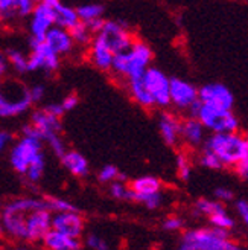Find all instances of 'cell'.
<instances>
[{
	"label": "cell",
	"mask_w": 248,
	"mask_h": 250,
	"mask_svg": "<svg viewBox=\"0 0 248 250\" xmlns=\"http://www.w3.org/2000/svg\"><path fill=\"white\" fill-rule=\"evenodd\" d=\"M154 54L151 47L143 42H135L125 52H117L113 55L111 61V72L116 73L117 77L131 80V78H140L148 66H151Z\"/></svg>",
	"instance_id": "6da1fadb"
},
{
	"label": "cell",
	"mask_w": 248,
	"mask_h": 250,
	"mask_svg": "<svg viewBox=\"0 0 248 250\" xmlns=\"http://www.w3.org/2000/svg\"><path fill=\"white\" fill-rule=\"evenodd\" d=\"M181 250H239L241 246L230 238V230L218 228L189 229L181 235Z\"/></svg>",
	"instance_id": "7a4b0ae2"
},
{
	"label": "cell",
	"mask_w": 248,
	"mask_h": 250,
	"mask_svg": "<svg viewBox=\"0 0 248 250\" xmlns=\"http://www.w3.org/2000/svg\"><path fill=\"white\" fill-rule=\"evenodd\" d=\"M203 144L218 156L222 167L233 168L242 157H248V141L239 131L212 133Z\"/></svg>",
	"instance_id": "3957f363"
},
{
	"label": "cell",
	"mask_w": 248,
	"mask_h": 250,
	"mask_svg": "<svg viewBox=\"0 0 248 250\" xmlns=\"http://www.w3.org/2000/svg\"><path fill=\"white\" fill-rule=\"evenodd\" d=\"M195 118L203 124L206 130L212 133H230L241 130L239 118L231 110H219L201 103Z\"/></svg>",
	"instance_id": "277c9868"
},
{
	"label": "cell",
	"mask_w": 248,
	"mask_h": 250,
	"mask_svg": "<svg viewBox=\"0 0 248 250\" xmlns=\"http://www.w3.org/2000/svg\"><path fill=\"white\" fill-rule=\"evenodd\" d=\"M43 151V141L34 136L21 134V137L16 142L11 144V151H9V162L11 167L17 174L23 176L26 172V168L34 157Z\"/></svg>",
	"instance_id": "5b68a950"
},
{
	"label": "cell",
	"mask_w": 248,
	"mask_h": 250,
	"mask_svg": "<svg viewBox=\"0 0 248 250\" xmlns=\"http://www.w3.org/2000/svg\"><path fill=\"white\" fill-rule=\"evenodd\" d=\"M29 46L31 54L28 57V72L46 70L47 73H54L59 69L61 57L44 40L38 42L31 39Z\"/></svg>",
	"instance_id": "8992f818"
},
{
	"label": "cell",
	"mask_w": 248,
	"mask_h": 250,
	"mask_svg": "<svg viewBox=\"0 0 248 250\" xmlns=\"http://www.w3.org/2000/svg\"><path fill=\"white\" fill-rule=\"evenodd\" d=\"M143 84L153 96L154 105L158 108H168L171 105L169 98V77L158 67L148 66L143 73Z\"/></svg>",
	"instance_id": "52a82bcc"
},
{
	"label": "cell",
	"mask_w": 248,
	"mask_h": 250,
	"mask_svg": "<svg viewBox=\"0 0 248 250\" xmlns=\"http://www.w3.org/2000/svg\"><path fill=\"white\" fill-rule=\"evenodd\" d=\"M198 99L203 104L219 110H233L234 107L233 93L227 85L221 83L204 84L201 89H198Z\"/></svg>",
	"instance_id": "ba28073f"
},
{
	"label": "cell",
	"mask_w": 248,
	"mask_h": 250,
	"mask_svg": "<svg viewBox=\"0 0 248 250\" xmlns=\"http://www.w3.org/2000/svg\"><path fill=\"white\" fill-rule=\"evenodd\" d=\"M99 32L105 37V40L108 42L113 54L128 51V49L131 47V44L134 43L133 34L128 31V28L125 26V23L123 21L104 20V24H102V28Z\"/></svg>",
	"instance_id": "9c48e42d"
},
{
	"label": "cell",
	"mask_w": 248,
	"mask_h": 250,
	"mask_svg": "<svg viewBox=\"0 0 248 250\" xmlns=\"http://www.w3.org/2000/svg\"><path fill=\"white\" fill-rule=\"evenodd\" d=\"M51 228L73 236V238H81L85 230V220L78 210L54 212L51 218Z\"/></svg>",
	"instance_id": "30bf717a"
},
{
	"label": "cell",
	"mask_w": 248,
	"mask_h": 250,
	"mask_svg": "<svg viewBox=\"0 0 248 250\" xmlns=\"http://www.w3.org/2000/svg\"><path fill=\"white\" fill-rule=\"evenodd\" d=\"M54 24H55V9L38 0L31 12V21H29L31 37L38 42L44 40L46 32Z\"/></svg>",
	"instance_id": "8fae6325"
},
{
	"label": "cell",
	"mask_w": 248,
	"mask_h": 250,
	"mask_svg": "<svg viewBox=\"0 0 248 250\" xmlns=\"http://www.w3.org/2000/svg\"><path fill=\"white\" fill-rule=\"evenodd\" d=\"M169 98L177 110H188L198 99V89L189 81L172 77L169 78Z\"/></svg>",
	"instance_id": "7c38bea8"
},
{
	"label": "cell",
	"mask_w": 248,
	"mask_h": 250,
	"mask_svg": "<svg viewBox=\"0 0 248 250\" xmlns=\"http://www.w3.org/2000/svg\"><path fill=\"white\" fill-rule=\"evenodd\" d=\"M52 212L49 209H37L24 217L26 224V241L28 243H41L46 232L51 229Z\"/></svg>",
	"instance_id": "4fadbf2b"
},
{
	"label": "cell",
	"mask_w": 248,
	"mask_h": 250,
	"mask_svg": "<svg viewBox=\"0 0 248 250\" xmlns=\"http://www.w3.org/2000/svg\"><path fill=\"white\" fill-rule=\"evenodd\" d=\"M31 124L38 133L40 139L46 142L49 137L54 134H59L63 130V124H61V118H57L51 113H47L44 108L37 110L31 115Z\"/></svg>",
	"instance_id": "5bb4252c"
},
{
	"label": "cell",
	"mask_w": 248,
	"mask_h": 250,
	"mask_svg": "<svg viewBox=\"0 0 248 250\" xmlns=\"http://www.w3.org/2000/svg\"><path fill=\"white\" fill-rule=\"evenodd\" d=\"M95 37L90 42V60L93 66L102 72H110L111 69V61H113V51L105 40V37L101 32L93 34Z\"/></svg>",
	"instance_id": "9a60e30c"
},
{
	"label": "cell",
	"mask_w": 248,
	"mask_h": 250,
	"mask_svg": "<svg viewBox=\"0 0 248 250\" xmlns=\"http://www.w3.org/2000/svg\"><path fill=\"white\" fill-rule=\"evenodd\" d=\"M24 217H26L24 214L2 209V212H0V229L12 240L26 241V224H24Z\"/></svg>",
	"instance_id": "2e32d148"
},
{
	"label": "cell",
	"mask_w": 248,
	"mask_h": 250,
	"mask_svg": "<svg viewBox=\"0 0 248 250\" xmlns=\"http://www.w3.org/2000/svg\"><path fill=\"white\" fill-rule=\"evenodd\" d=\"M32 107V101L29 98L28 89H24L20 96L11 99L0 93V118H16L24 115Z\"/></svg>",
	"instance_id": "e0dca14e"
},
{
	"label": "cell",
	"mask_w": 248,
	"mask_h": 250,
	"mask_svg": "<svg viewBox=\"0 0 248 250\" xmlns=\"http://www.w3.org/2000/svg\"><path fill=\"white\" fill-rule=\"evenodd\" d=\"M44 42L51 46L59 57L70 54L73 51V46H75V42L72 40L70 32L64 28L57 26V24L51 26V29L46 32Z\"/></svg>",
	"instance_id": "ac0fdd59"
},
{
	"label": "cell",
	"mask_w": 248,
	"mask_h": 250,
	"mask_svg": "<svg viewBox=\"0 0 248 250\" xmlns=\"http://www.w3.org/2000/svg\"><path fill=\"white\" fill-rule=\"evenodd\" d=\"M180 121L173 113L162 111L158 118V131L168 146H177L180 139Z\"/></svg>",
	"instance_id": "d6986e66"
},
{
	"label": "cell",
	"mask_w": 248,
	"mask_h": 250,
	"mask_svg": "<svg viewBox=\"0 0 248 250\" xmlns=\"http://www.w3.org/2000/svg\"><path fill=\"white\" fill-rule=\"evenodd\" d=\"M180 139H183L188 145L196 148L206 139V128L195 116H189L180 121Z\"/></svg>",
	"instance_id": "ffe728a7"
},
{
	"label": "cell",
	"mask_w": 248,
	"mask_h": 250,
	"mask_svg": "<svg viewBox=\"0 0 248 250\" xmlns=\"http://www.w3.org/2000/svg\"><path fill=\"white\" fill-rule=\"evenodd\" d=\"M41 243L49 250H79L82 249L81 238H73L63 232H58L55 229H49L43 236Z\"/></svg>",
	"instance_id": "44dd1931"
},
{
	"label": "cell",
	"mask_w": 248,
	"mask_h": 250,
	"mask_svg": "<svg viewBox=\"0 0 248 250\" xmlns=\"http://www.w3.org/2000/svg\"><path fill=\"white\" fill-rule=\"evenodd\" d=\"M63 167L75 177H87L90 174V165L79 151H66L63 156L59 157Z\"/></svg>",
	"instance_id": "7402d4cb"
},
{
	"label": "cell",
	"mask_w": 248,
	"mask_h": 250,
	"mask_svg": "<svg viewBox=\"0 0 248 250\" xmlns=\"http://www.w3.org/2000/svg\"><path fill=\"white\" fill-rule=\"evenodd\" d=\"M127 87H128V93H130L131 99L135 104H139L143 108H154L155 107L154 101H153V96L150 95V92L146 90L142 77L127 80Z\"/></svg>",
	"instance_id": "603a6c76"
},
{
	"label": "cell",
	"mask_w": 248,
	"mask_h": 250,
	"mask_svg": "<svg viewBox=\"0 0 248 250\" xmlns=\"http://www.w3.org/2000/svg\"><path fill=\"white\" fill-rule=\"evenodd\" d=\"M37 209H47L46 198H34V197H21V198H14L9 203L3 206V210L9 212H19V214H29L32 210Z\"/></svg>",
	"instance_id": "cb8c5ba5"
},
{
	"label": "cell",
	"mask_w": 248,
	"mask_h": 250,
	"mask_svg": "<svg viewBox=\"0 0 248 250\" xmlns=\"http://www.w3.org/2000/svg\"><path fill=\"white\" fill-rule=\"evenodd\" d=\"M78 21H79V17H78L76 8L64 5V3H59L55 8V24L57 26H61L69 31L70 28L75 26Z\"/></svg>",
	"instance_id": "d4e9b609"
},
{
	"label": "cell",
	"mask_w": 248,
	"mask_h": 250,
	"mask_svg": "<svg viewBox=\"0 0 248 250\" xmlns=\"http://www.w3.org/2000/svg\"><path fill=\"white\" fill-rule=\"evenodd\" d=\"M130 188L137 194H153V192L162 191L163 183L162 180L154 176H142V177L134 179L130 183Z\"/></svg>",
	"instance_id": "484cf974"
},
{
	"label": "cell",
	"mask_w": 248,
	"mask_h": 250,
	"mask_svg": "<svg viewBox=\"0 0 248 250\" xmlns=\"http://www.w3.org/2000/svg\"><path fill=\"white\" fill-rule=\"evenodd\" d=\"M130 202H137L140 205H143L145 208H148L150 210H155L158 208H162L165 203V195L162 191L158 192H153V194H137L131 189V198Z\"/></svg>",
	"instance_id": "4316f807"
},
{
	"label": "cell",
	"mask_w": 248,
	"mask_h": 250,
	"mask_svg": "<svg viewBox=\"0 0 248 250\" xmlns=\"http://www.w3.org/2000/svg\"><path fill=\"white\" fill-rule=\"evenodd\" d=\"M44 169H46V156L41 151L34 157V160L28 165L26 172H24L23 176L26 177L29 183H38L43 177Z\"/></svg>",
	"instance_id": "83f0119b"
},
{
	"label": "cell",
	"mask_w": 248,
	"mask_h": 250,
	"mask_svg": "<svg viewBox=\"0 0 248 250\" xmlns=\"http://www.w3.org/2000/svg\"><path fill=\"white\" fill-rule=\"evenodd\" d=\"M5 55L8 60V64L17 73L28 72V57L21 51H19V49H8V52Z\"/></svg>",
	"instance_id": "f1b7e54d"
},
{
	"label": "cell",
	"mask_w": 248,
	"mask_h": 250,
	"mask_svg": "<svg viewBox=\"0 0 248 250\" xmlns=\"http://www.w3.org/2000/svg\"><path fill=\"white\" fill-rule=\"evenodd\" d=\"M104 5L102 3H84L76 8L78 17L81 21H89L92 19H97L104 16Z\"/></svg>",
	"instance_id": "f546056e"
},
{
	"label": "cell",
	"mask_w": 248,
	"mask_h": 250,
	"mask_svg": "<svg viewBox=\"0 0 248 250\" xmlns=\"http://www.w3.org/2000/svg\"><path fill=\"white\" fill-rule=\"evenodd\" d=\"M209 223H210V226L218 228V229H224V230H231V229H234V226H236V221L233 220V217H230L227 214L226 209L218 210L215 214L209 215Z\"/></svg>",
	"instance_id": "4dcf8cb0"
},
{
	"label": "cell",
	"mask_w": 248,
	"mask_h": 250,
	"mask_svg": "<svg viewBox=\"0 0 248 250\" xmlns=\"http://www.w3.org/2000/svg\"><path fill=\"white\" fill-rule=\"evenodd\" d=\"M69 32H70L72 40L75 42V44H82V46L89 44L92 42V39H93L92 31L87 28V24L84 21H81V20L73 28H70Z\"/></svg>",
	"instance_id": "1f68e13d"
},
{
	"label": "cell",
	"mask_w": 248,
	"mask_h": 250,
	"mask_svg": "<svg viewBox=\"0 0 248 250\" xmlns=\"http://www.w3.org/2000/svg\"><path fill=\"white\" fill-rule=\"evenodd\" d=\"M222 209H224V206H222V203L218 202V200L198 198L196 202H195V210H196V214L204 215V217L212 215V214H215V212L222 210Z\"/></svg>",
	"instance_id": "d6a6232c"
},
{
	"label": "cell",
	"mask_w": 248,
	"mask_h": 250,
	"mask_svg": "<svg viewBox=\"0 0 248 250\" xmlns=\"http://www.w3.org/2000/svg\"><path fill=\"white\" fill-rule=\"evenodd\" d=\"M110 195L116 198V200H128L131 198V188L125 185V182H120V180H114L111 182L110 185Z\"/></svg>",
	"instance_id": "836d02e7"
},
{
	"label": "cell",
	"mask_w": 248,
	"mask_h": 250,
	"mask_svg": "<svg viewBox=\"0 0 248 250\" xmlns=\"http://www.w3.org/2000/svg\"><path fill=\"white\" fill-rule=\"evenodd\" d=\"M47 209L51 212H61V210H78L76 206L70 203L66 198H58V197H49L46 198Z\"/></svg>",
	"instance_id": "e575fe53"
},
{
	"label": "cell",
	"mask_w": 248,
	"mask_h": 250,
	"mask_svg": "<svg viewBox=\"0 0 248 250\" xmlns=\"http://www.w3.org/2000/svg\"><path fill=\"white\" fill-rule=\"evenodd\" d=\"M175 164H177V172H178L180 180L188 182L192 176V167H191V162H189L188 156H186L184 153H180L177 156Z\"/></svg>",
	"instance_id": "d590c367"
},
{
	"label": "cell",
	"mask_w": 248,
	"mask_h": 250,
	"mask_svg": "<svg viewBox=\"0 0 248 250\" xmlns=\"http://www.w3.org/2000/svg\"><path fill=\"white\" fill-rule=\"evenodd\" d=\"M200 164L204 167V168H209V169H213V171H218V169H222L221 160L218 159V156L215 153H212L210 149L204 148L203 153H201V157H200Z\"/></svg>",
	"instance_id": "8d00e7d4"
},
{
	"label": "cell",
	"mask_w": 248,
	"mask_h": 250,
	"mask_svg": "<svg viewBox=\"0 0 248 250\" xmlns=\"http://www.w3.org/2000/svg\"><path fill=\"white\" fill-rule=\"evenodd\" d=\"M37 3V0H14V11L16 17L19 19H26L31 16V12Z\"/></svg>",
	"instance_id": "74e56055"
},
{
	"label": "cell",
	"mask_w": 248,
	"mask_h": 250,
	"mask_svg": "<svg viewBox=\"0 0 248 250\" xmlns=\"http://www.w3.org/2000/svg\"><path fill=\"white\" fill-rule=\"evenodd\" d=\"M84 244L87 249H92V250H108L110 249L108 243L102 238V236H99L93 232L85 236Z\"/></svg>",
	"instance_id": "f35d334b"
},
{
	"label": "cell",
	"mask_w": 248,
	"mask_h": 250,
	"mask_svg": "<svg viewBox=\"0 0 248 250\" xmlns=\"http://www.w3.org/2000/svg\"><path fill=\"white\" fill-rule=\"evenodd\" d=\"M119 169L114 167V165H105L101 168V171H99L97 174V180L101 183H111L117 180V176H119Z\"/></svg>",
	"instance_id": "ab89813d"
},
{
	"label": "cell",
	"mask_w": 248,
	"mask_h": 250,
	"mask_svg": "<svg viewBox=\"0 0 248 250\" xmlns=\"http://www.w3.org/2000/svg\"><path fill=\"white\" fill-rule=\"evenodd\" d=\"M46 144L51 146L52 149V153L59 159L61 156H63L66 151H67V148H66V144L63 141V137H61L59 134H54L52 137H49V139L46 141Z\"/></svg>",
	"instance_id": "60d3db41"
},
{
	"label": "cell",
	"mask_w": 248,
	"mask_h": 250,
	"mask_svg": "<svg viewBox=\"0 0 248 250\" xmlns=\"http://www.w3.org/2000/svg\"><path fill=\"white\" fill-rule=\"evenodd\" d=\"M16 19L14 0H0V20L11 21Z\"/></svg>",
	"instance_id": "b9f144b4"
},
{
	"label": "cell",
	"mask_w": 248,
	"mask_h": 250,
	"mask_svg": "<svg viewBox=\"0 0 248 250\" xmlns=\"http://www.w3.org/2000/svg\"><path fill=\"white\" fill-rule=\"evenodd\" d=\"M162 228L166 232H180L184 228V220L180 217H175V215H171V217L165 218Z\"/></svg>",
	"instance_id": "7bdbcfd3"
},
{
	"label": "cell",
	"mask_w": 248,
	"mask_h": 250,
	"mask_svg": "<svg viewBox=\"0 0 248 250\" xmlns=\"http://www.w3.org/2000/svg\"><path fill=\"white\" fill-rule=\"evenodd\" d=\"M213 197L221 203H227V202H231V200L234 198V192L231 189H229V188H226V186H219L215 189Z\"/></svg>",
	"instance_id": "ee69618b"
},
{
	"label": "cell",
	"mask_w": 248,
	"mask_h": 250,
	"mask_svg": "<svg viewBox=\"0 0 248 250\" xmlns=\"http://www.w3.org/2000/svg\"><path fill=\"white\" fill-rule=\"evenodd\" d=\"M28 93H29V98H31L32 104H37V103H41L43 101V98L46 95V89H44V85L37 84V85L31 87V89L28 90Z\"/></svg>",
	"instance_id": "f6af8a7d"
},
{
	"label": "cell",
	"mask_w": 248,
	"mask_h": 250,
	"mask_svg": "<svg viewBox=\"0 0 248 250\" xmlns=\"http://www.w3.org/2000/svg\"><path fill=\"white\" fill-rule=\"evenodd\" d=\"M234 208H236V214L239 215L241 221L247 224L248 223V203H247V200H238Z\"/></svg>",
	"instance_id": "bcb514c9"
},
{
	"label": "cell",
	"mask_w": 248,
	"mask_h": 250,
	"mask_svg": "<svg viewBox=\"0 0 248 250\" xmlns=\"http://www.w3.org/2000/svg\"><path fill=\"white\" fill-rule=\"evenodd\" d=\"M78 103H79L78 95L70 93V95H67V96L63 99V103H61V105H63L64 111H70V110H73V108H75V107L78 105Z\"/></svg>",
	"instance_id": "7dc6e473"
},
{
	"label": "cell",
	"mask_w": 248,
	"mask_h": 250,
	"mask_svg": "<svg viewBox=\"0 0 248 250\" xmlns=\"http://www.w3.org/2000/svg\"><path fill=\"white\" fill-rule=\"evenodd\" d=\"M234 169H236L238 176L242 180H247L248 179V157H242L238 164L234 165Z\"/></svg>",
	"instance_id": "c3c4849f"
},
{
	"label": "cell",
	"mask_w": 248,
	"mask_h": 250,
	"mask_svg": "<svg viewBox=\"0 0 248 250\" xmlns=\"http://www.w3.org/2000/svg\"><path fill=\"white\" fill-rule=\"evenodd\" d=\"M12 142H14V136L9 131H0V153H3L6 148H9Z\"/></svg>",
	"instance_id": "681fc988"
},
{
	"label": "cell",
	"mask_w": 248,
	"mask_h": 250,
	"mask_svg": "<svg viewBox=\"0 0 248 250\" xmlns=\"http://www.w3.org/2000/svg\"><path fill=\"white\" fill-rule=\"evenodd\" d=\"M44 110L47 111V113H51V115H54V116H57V118H61V116H63V115L66 113L64 108H63V105H61V104H57V103L47 104V105L44 107Z\"/></svg>",
	"instance_id": "f907efd6"
},
{
	"label": "cell",
	"mask_w": 248,
	"mask_h": 250,
	"mask_svg": "<svg viewBox=\"0 0 248 250\" xmlns=\"http://www.w3.org/2000/svg\"><path fill=\"white\" fill-rule=\"evenodd\" d=\"M87 24V28H89L92 31V34H96L101 31L102 28V24H104V19L102 17H97V19H92L89 21H84Z\"/></svg>",
	"instance_id": "816d5d0a"
},
{
	"label": "cell",
	"mask_w": 248,
	"mask_h": 250,
	"mask_svg": "<svg viewBox=\"0 0 248 250\" xmlns=\"http://www.w3.org/2000/svg\"><path fill=\"white\" fill-rule=\"evenodd\" d=\"M8 67H9V64H8L6 55L3 52H0V83L3 81L5 75L8 73Z\"/></svg>",
	"instance_id": "f5cc1de1"
},
{
	"label": "cell",
	"mask_w": 248,
	"mask_h": 250,
	"mask_svg": "<svg viewBox=\"0 0 248 250\" xmlns=\"http://www.w3.org/2000/svg\"><path fill=\"white\" fill-rule=\"evenodd\" d=\"M40 2H43V3H46L47 6H51V8H57L59 3H61V0H40Z\"/></svg>",
	"instance_id": "db71d44e"
},
{
	"label": "cell",
	"mask_w": 248,
	"mask_h": 250,
	"mask_svg": "<svg viewBox=\"0 0 248 250\" xmlns=\"http://www.w3.org/2000/svg\"><path fill=\"white\" fill-rule=\"evenodd\" d=\"M37 2H38V0H37Z\"/></svg>",
	"instance_id": "11a10c76"
}]
</instances>
